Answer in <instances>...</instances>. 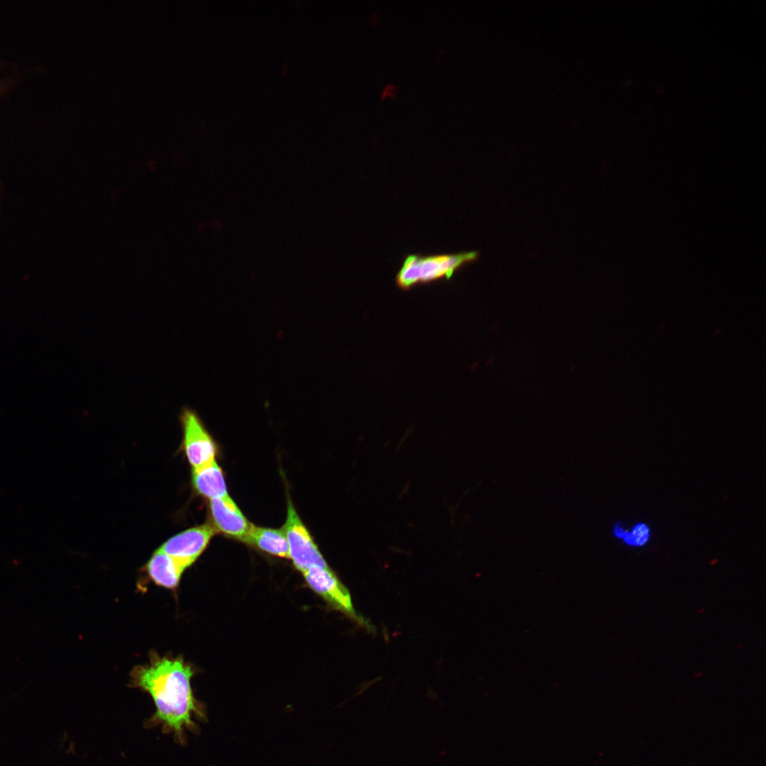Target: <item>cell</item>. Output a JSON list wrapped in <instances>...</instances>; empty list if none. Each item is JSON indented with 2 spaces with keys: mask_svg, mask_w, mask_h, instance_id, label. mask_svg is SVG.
Listing matches in <instances>:
<instances>
[{
  "mask_svg": "<svg viewBox=\"0 0 766 766\" xmlns=\"http://www.w3.org/2000/svg\"><path fill=\"white\" fill-rule=\"evenodd\" d=\"M247 543L270 555L289 558V548L283 529L262 528L251 525Z\"/></svg>",
  "mask_w": 766,
  "mask_h": 766,
  "instance_id": "obj_10",
  "label": "cell"
},
{
  "mask_svg": "<svg viewBox=\"0 0 766 766\" xmlns=\"http://www.w3.org/2000/svg\"><path fill=\"white\" fill-rule=\"evenodd\" d=\"M478 257L477 251L426 256L409 255L399 270L396 283L400 287L408 289L416 284L449 279L456 270L476 261Z\"/></svg>",
  "mask_w": 766,
  "mask_h": 766,
  "instance_id": "obj_2",
  "label": "cell"
},
{
  "mask_svg": "<svg viewBox=\"0 0 766 766\" xmlns=\"http://www.w3.org/2000/svg\"><path fill=\"white\" fill-rule=\"evenodd\" d=\"M179 421L183 431V448L193 470L215 460L216 443L199 414L189 407H184Z\"/></svg>",
  "mask_w": 766,
  "mask_h": 766,
  "instance_id": "obj_4",
  "label": "cell"
},
{
  "mask_svg": "<svg viewBox=\"0 0 766 766\" xmlns=\"http://www.w3.org/2000/svg\"><path fill=\"white\" fill-rule=\"evenodd\" d=\"M192 484L199 494L210 500L228 496L223 471L216 460L193 470Z\"/></svg>",
  "mask_w": 766,
  "mask_h": 766,
  "instance_id": "obj_8",
  "label": "cell"
},
{
  "mask_svg": "<svg viewBox=\"0 0 766 766\" xmlns=\"http://www.w3.org/2000/svg\"><path fill=\"white\" fill-rule=\"evenodd\" d=\"M192 669L181 657H160L152 653L150 662L135 667L131 673L133 687L152 697L155 712L149 726H161L184 743L185 731L196 728L192 715L201 716L191 687Z\"/></svg>",
  "mask_w": 766,
  "mask_h": 766,
  "instance_id": "obj_1",
  "label": "cell"
},
{
  "mask_svg": "<svg viewBox=\"0 0 766 766\" xmlns=\"http://www.w3.org/2000/svg\"><path fill=\"white\" fill-rule=\"evenodd\" d=\"M147 572L151 579L167 589L176 588L184 568L174 558L160 551H155L147 564Z\"/></svg>",
  "mask_w": 766,
  "mask_h": 766,
  "instance_id": "obj_9",
  "label": "cell"
},
{
  "mask_svg": "<svg viewBox=\"0 0 766 766\" xmlns=\"http://www.w3.org/2000/svg\"><path fill=\"white\" fill-rule=\"evenodd\" d=\"M210 509L217 530L246 543L252 523L248 522L229 496L211 499Z\"/></svg>",
  "mask_w": 766,
  "mask_h": 766,
  "instance_id": "obj_7",
  "label": "cell"
},
{
  "mask_svg": "<svg viewBox=\"0 0 766 766\" xmlns=\"http://www.w3.org/2000/svg\"><path fill=\"white\" fill-rule=\"evenodd\" d=\"M214 533L215 528L209 524L191 528L168 539L159 550L186 569L201 555Z\"/></svg>",
  "mask_w": 766,
  "mask_h": 766,
  "instance_id": "obj_6",
  "label": "cell"
},
{
  "mask_svg": "<svg viewBox=\"0 0 766 766\" xmlns=\"http://www.w3.org/2000/svg\"><path fill=\"white\" fill-rule=\"evenodd\" d=\"M303 574L309 587L331 606L370 629L368 623L355 611L347 588L329 567L314 566L303 572Z\"/></svg>",
  "mask_w": 766,
  "mask_h": 766,
  "instance_id": "obj_5",
  "label": "cell"
},
{
  "mask_svg": "<svg viewBox=\"0 0 766 766\" xmlns=\"http://www.w3.org/2000/svg\"><path fill=\"white\" fill-rule=\"evenodd\" d=\"M282 529L287 540L289 558L296 569L303 573L314 566L328 567L289 499L287 519Z\"/></svg>",
  "mask_w": 766,
  "mask_h": 766,
  "instance_id": "obj_3",
  "label": "cell"
},
{
  "mask_svg": "<svg viewBox=\"0 0 766 766\" xmlns=\"http://www.w3.org/2000/svg\"><path fill=\"white\" fill-rule=\"evenodd\" d=\"M614 534L616 537L622 538L626 544L637 547L643 546L648 543L650 531L648 525L639 523L633 526L631 531H626L620 526V523H618L614 528Z\"/></svg>",
  "mask_w": 766,
  "mask_h": 766,
  "instance_id": "obj_11",
  "label": "cell"
}]
</instances>
